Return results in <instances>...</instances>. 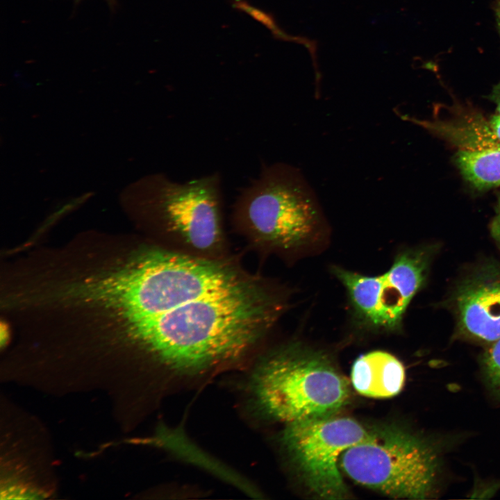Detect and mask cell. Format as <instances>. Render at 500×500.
Segmentation results:
<instances>
[{"label": "cell", "instance_id": "obj_1", "mask_svg": "<svg viewBox=\"0 0 500 500\" xmlns=\"http://www.w3.org/2000/svg\"><path fill=\"white\" fill-rule=\"evenodd\" d=\"M102 307L125 322L128 342L178 372L237 361L281 315L284 299L266 278L228 256L165 247L143 251L97 284Z\"/></svg>", "mask_w": 500, "mask_h": 500}, {"label": "cell", "instance_id": "obj_2", "mask_svg": "<svg viewBox=\"0 0 500 500\" xmlns=\"http://www.w3.org/2000/svg\"><path fill=\"white\" fill-rule=\"evenodd\" d=\"M233 228L260 253L288 251L313 239L322 218L315 194L294 167L265 165L238 196Z\"/></svg>", "mask_w": 500, "mask_h": 500}, {"label": "cell", "instance_id": "obj_3", "mask_svg": "<svg viewBox=\"0 0 500 500\" xmlns=\"http://www.w3.org/2000/svg\"><path fill=\"white\" fill-rule=\"evenodd\" d=\"M129 194L145 220L167 240L165 247L205 258L228 256L219 174L184 182L154 174L135 183Z\"/></svg>", "mask_w": 500, "mask_h": 500}, {"label": "cell", "instance_id": "obj_4", "mask_svg": "<svg viewBox=\"0 0 500 500\" xmlns=\"http://www.w3.org/2000/svg\"><path fill=\"white\" fill-rule=\"evenodd\" d=\"M253 389L261 409L288 424L337 415L350 395L347 381L326 355L296 344L262 363Z\"/></svg>", "mask_w": 500, "mask_h": 500}, {"label": "cell", "instance_id": "obj_5", "mask_svg": "<svg viewBox=\"0 0 500 500\" xmlns=\"http://www.w3.org/2000/svg\"><path fill=\"white\" fill-rule=\"evenodd\" d=\"M340 466L356 483L394 498L424 499L438 472L435 451L403 428L388 426L369 431L343 452Z\"/></svg>", "mask_w": 500, "mask_h": 500}, {"label": "cell", "instance_id": "obj_6", "mask_svg": "<svg viewBox=\"0 0 500 500\" xmlns=\"http://www.w3.org/2000/svg\"><path fill=\"white\" fill-rule=\"evenodd\" d=\"M368 431L356 420L335 415L289 423L283 440L308 489L321 499L338 500L349 494L339 469L341 456Z\"/></svg>", "mask_w": 500, "mask_h": 500}, {"label": "cell", "instance_id": "obj_7", "mask_svg": "<svg viewBox=\"0 0 500 500\" xmlns=\"http://www.w3.org/2000/svg\"><path fill=\"white\" fill-rule=\"evenodd\" d=\"M429 260L427 250H407L381 275L365 276L335 267L333 272L346 288L359 322L374 329L396 331L424 281Z\"/></svg>", "mask_w": 500, "mask_h": 500}, {"label": "cell", "instance_id": "obj_8", "mask_svg": "<svg viewBox=\"0 0 500 500\" xmlns=\"http://www.w3.org/2000/svg\"><path fill=\"white\" fill-rule=\"evenodd\" d=\"M459 328L465 336L481 342L500 339V273L481 272L465 281L456 294Z\"/></svg>", "mask_w": 500, "mask_h": 500}, {"label": "cell", "instance_id": "obj_9", "mask_svg": "<svg viewBox=\"0 0 500 500\" xmlns=\"http://www.w3.org/2000/svg\"><path fill=\"white\" fill-rule=\"evenodd\" d=\"M405 381L402 363L393 355L374 351L360 356L351 369V382L360 394L373 398L397 394Z\"/></svg>", "mask_w": 500, "mask_h": 500}, {"label": "cell", "instance_id": "obj_10", "mask_svg": "<svg viewBox=\"0 0 500 500\" xmlns=\"http://www.w3.org/2000/svg\"><path fill=\"white\" fill-rule=\"evenodd\" d=\"M453 144L459 151H483L500 149V141L489 121L477 112H461L444 119H409Z\"/></svg>", "mask_w": 500, "mask_h": 500}, {"label": "cell", "instance_id": "obj_11", "mask_svg": "<svg viewBox=\"0 0 500 500\" xmlns=\"http://www.w3.org/2000/svg\"><path fill=\"white\" fill-rule=\"evenodd\" d=\"M483 368L489 383L500 394V339L492 342L485 353Z\"/></svg>", "mask_w": 500, "mask_h": 500}, {"label": "cell", "instance_id": "obj_12", "mask_svg": "<svg viewBox=\"0 0 500 500\" xmlns=\"http://www.w3.org/2000/svg\"><path fill=\"white\" fill-rule=\"evenodd\" d=\"M235 6L248 12L256 19L260 21V22L266 25L273 31V33L276 35L277 38L283 40H290L291 37L281 31L276 26L274 22L273 21V19L271 17L268 16L266 13L251 7L244 1L236 3Z\"/></svg>", "mask_w": 500, "mask_h": 500}, {"label": "cell", "instance_id": "obj_13", "mask_svg": "<svg viewBox=\"0 0 500 500\" xmlns=\"http://www.w3.org/2000/svg\"><path fill=\"white\" fill-rule=\"evenodd\" d=\"M490 233L500 249V193L497 195L494 215L490 225Z\"/></svg>", "mask_w": 500, "mask_h": 500}, {"label": "cell", "instance_id": "obj_14", "mask_svg": "<svg viewBox=\"0 0 500 500\" xmlns=\"http://www.w3.org/2000/svg\"><path fill=\"white\" fill-rule=\"evenodd\" d=\"M489 123L497 138L500 141V115L492 116L490 119Z\"/></svg>", "mask_w": 500, "mask_h": 500}, {"label": "cell", "instance_id": "obj_15", "mask_svg": "<svg viewBox=\"0 0 500 500\" xmlns=\"http://www.w3.org/2000/svg\"><path fill=\"white\" fill-rule=\"evenodd\" d=\"M489 98L496 104L498 115H500V83L494 87Z\"/></svg>", "mask_w": 500, "mask_h": 500}, {"label": "cell", "instance_id": "obj_16", "mask_svg": "<svg viewBox=\"0 0 500 500\" xmlns=\"http://www.w3.org/2000/svg\"><path fill=\"white\" fill-rule=\"evenodd\" d=\"M492 6L494 13L497 29L500 35V0H494Z\"/></svg>", "mask_w": 500, "mask_h": 500}, {"label": "cell", "instance_id": "obj_17", "mask_svg": "<svg viewBox=\"0 0 500 500\" xmlns=\"http://www.w3.org/2000/svg\"><path fill=\"white\" fill-rule=\"evenodd\" d=\"M82 1V0H74V1H75L76 3H79L80 1ZM105 1H106V2L108 3V4L111 8L114 7V6H115V4H116V0H105Z\"/></svg>", "mask_w": 500, "mask_h": 500}]
</instances>
